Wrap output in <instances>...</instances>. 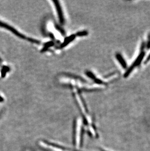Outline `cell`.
<instances>
[{
    "label": "cell",
    "instance_id": "1",
    "mask_svg": "<svg viewBox=\"0 0 150 151\" xmlns=\"http://www.w3.org/2000/svg\"><path fill=\"white\" fill-rule=\"evenodd\" d=\"M145 54V53L144 51H143L140 52L137 58L134 62V63H133V64L131 65L129 68L127 70L125 73L124 74V78L127 77L131 73H132L134 69L141 64V62L143 60V58L144 57Z\"/></svg>",
    "mask_w": 150,
    "mask_h": 151
},
{
    "label": "cell",
    "instance_id": "2",
    "mask_svg": "<svg viewBox=\"0 0 150 151\" xmlns=\"http://www.w3.org/2000/svg\"><path fill=\"white\" fill-rule=\"evenodd\" d=\"M0 28L8 30L19 38H21V39H26V36L24 34L19 32L16 29H15L14 27H13L12 26H10V24H8L7 23L1 20H0Z\"/></svg>",
    "mask_w": 150,
    "mask_h": 151
},
{
    "label": "cell",
    "instance_id": "3",
    "mask_svg": "<svg viewBox=\"0 0 150 151\" xmlns=\"http://www.w3.org/2000/svg\"><path fill=\"white\" fill-rule=\"evenodd\" d=\"M53 2L54 3L55 6L56 7L57 15L58 16L59 19L60 23L61 24H64L65 20L64 18V14H63L62 9H61V5H60V3L58 1H53Z\"/></svg>",
    "mask_w": 150,
    "mask_h": 151
},
{
    "label": "cell",
    "instance_id": "4",
    "mask_svg": "<svg viewBox=\"0 0 150 151\" xmlns=\"http://www.w3.org/2000/svg\"><path fill=\"white\" fill-rule=\"evenodd\" d=\"M116 57L118 60L120 65L122 66V67L124 69H126L127 68V64L126 63V62L124 58H123V56L121 54L119 53H116Z\"/></svg>",
    "mask_w": 150,
    "mask_h": 151
},
{
    "label": "cell",
    "instance_id": "5",
    "mask_svg": "<svg viewBox=\"0 0 150 151\" xmlns=\"http://www.w3.org/2000/svg\"><path fill=\"white\" fill-rule=\"evenodd\" d=\"M75 37V36L74 35L71 36H70V37L68 38V39H66L65 40L64 43V45H62V46H66L67 44H68V43H69V42L71 41L72 40L74 39V37Z\"/></svg>",
    "mask_w": 150,
    "mask_h": 151
},
{
    "label": "cell",
    "instance_id": "6",
    "mask_svg": "<svg viewBox=\"0 0 150 151\" xmlns=\"http://www.w3.org/2000/svg\"><path fill=\"white\" fill-rule=\"evenodd\" d=\"M146 47L147 50L150 49V33L148 36V41L146 43Z\"/></svg>",
    "mask_w": 150,
    "mask_h": 151
},
{
    "label": "cell",
    "instance_id": "7",
    "mask_svg": "<svg viewBox=\"0 0 150 151\" xmlns=\"http://www.w3.org/2000/svg\"><path fill=\"white\" fill-rule=\"evenodd\" d=\"M87 75L90 77L91 78L93 79L94 80H95V79L96 78V77H95V76L90 71H87Z\"/></svg>",
    "mask_w": 150,
    "mask_h": 151
},
{
    "label": "cell",
    "instance_id": "8",
    "mask_svg": "<svg viewBox=\"0 0 150 151\" xmlns=\"http://www.w3.org/2000/svg\"><path fill=\"white\" fill-rule=\"evenodd\" d=\"M150 61V54H149V55H148V56L147 57V58L146 59V60H145V61L144 62V64H146L147 63H148L149 61Z\"/></svg>",
    "mask_w": 150,
    "mask_h": 151
},
{
    "label": "cell",
    "instance_id": "9",
    "mask_svg": "<svg viewBox=\"0 0 150 151\" xmlns=\"http://www.w3.org/2000/svg\"><path fill=\"white\" fill-rule=\"evenodd\" d=\"M4 101V99L3 97H1V96H0V102H3Z\"/></svg>",
    "mask_w": 150,
    "mask_h": 151
},
{
    "label": "cell",
    "instance_id": "10",
    "mask_svg": "<svg viewBox=\"0 0 150 151\" xmlns=\"http://www.w3.org/2000/svg\"><path fill=\"white\" fill-rule=\"evenodd\" d=\"M3 111H0V118L1 117V116H2V114H3Z\"/></svg>",
    "mask_w": 150,
    "mask_h": 151
}]
</instances>
